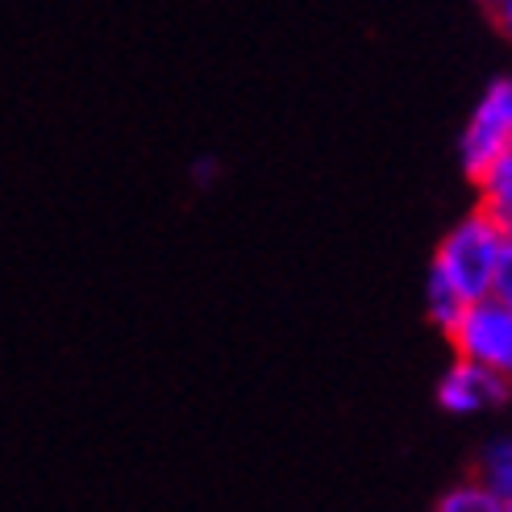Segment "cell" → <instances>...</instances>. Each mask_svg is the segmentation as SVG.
I'll use <instances>...</instances> for the list:
<instances>
[{"instance_id":"1","label":"cell","mask_w":512,"mask_h":512,"mask_svg":"<svg viewBox=\"0 0 512 512\" xmlns=\"http://www.w3.org/2000/svg\"><path fill=\"white\" fill-rule=\"evenodd\" d=\"M504 250H508V229L483 209H475L442 238L438 254H433V267L450 279L463 300H479V296H492V279Z\"/></svg>"},{"instance_id":"2","label":"cell","mask_w":512,"mask_h":512,"mask_svg":"<svg viewBox=\"0 0 512 512\" xmlns=\"http://www.w3.org/2000/svg\"><path fill=\"white\" fill-rule=\"evenodd\" d=\"M504 150H512V75L492 80L488 92L479 96L475 113L467 117V130L458 138V163L475 184Z\"/></svg>"},{"instance_id":"3","label":"cell","mask_w":512,"mask_h":512,"mask_svg":"<svg viewBox=\"0 0 512 512\" xmlns=\"http://www.w3.org/2000/svg\"><path fill=\"white\" fill-rule=\"evenodd\" d=\"M446 338L458 358H475V363L512 379V309L496 296L467 300V309L446 329Z\"/></svg>"},{"instance_id":"4","label":"cell","mask_w":512,"mask_h":512,"mask_svg":"<svg viewBox=\"0 0 512 512\" xmlns=\"http://www.w3.org/2000/svg\"><path fill=\"white\" fill-rule=\"evenodd\" d=\"M508 388L512 379L475 363V358H458L450 371L438 379V404L454 417H471V413H488V408H500L508 400Z\"/></svg>"},{"instance_id":"5","label":"cell","mask_w":512,"mask_h":512,"mask_svg":"<svg viewBox=\"0 0 512 512\" xmlns=\"http://www.w3.org/2000/svg\"><path fill=\"white\" fill-rule=\"evenodd\" d=\"M475 188H479V209L496 217L512 234V150H504V155L475 179Z\"/></svg>"},{"instance_id":"6","label":"cell","mask_w":512,"mask_h":512,"mask_svg":"<svg viewBox=\"0 0 512 512\" xmlns=\"http://www.w3.org/2000/svg\"><path fill=\"white\" fill-rule=\"evenodd\" d=\"M425 309H429V321L438 329H450L458 321V313L467 309V300L454 292V284L438 267H429V279H425Z\"/></svg>"},{"instance_id":"7","label":"cell","mask_w":512,"mask_h":512,"mask_svg":"<svg viewBox=\"0 0 512 512\" xmlns=\"http://www.w3.org/2000/svg\"><path fill=\"white\" fill-rule=\"evenodd\" d=\"M483 488H492L500 500L512 496V438H496L488 450L479 454V475Z\"/></svg>"},{"instance_id":"8","label":"cell","mask_w":512,"mask_h":512,"mask_svg":"<svg viewBox=\"0 0 512 512\" xmlns=\"http://www.w3.org/2000/svg\"><path fill=\"white\" fill-rule=\"evenodd\" d=\"M438 512H504V500L492 488H483L479 479H471V483H458V488H450L442 496Z\"/></svg>"},{"instance_id":"9","label":"cell","mask_w":512,"mask_h":512,"mask_svg":"<svg viewBox=\"0 0 512 512\" xmlns=\"http://www.w3.org/2000/svg\"><path fill=\"white\" fill-rule=\"evenodd\" d=\"M492 296H496L500 304H508V309H512V238H508V250H504L500 267H496V279H492Z\"/></svg>"},{"instance_id":"10","label":"cell","mask_w":512,"mask_h":512,"mask_svg":"<svg viewBox=\"0 0 512 512\" xmlns=\"http://www.w3.org/2000/svg\"><path fill=\"white\" fill-rule=\"evenodd\" d=\"M492 17H496V30L512 42V0H496V5H492Z\"/></svg>"},{"instance_id":"11","label":"cell","mask_w":512,"mask_h":512,"mask_svg":"<svg viewBox=\"0 0 512 512\" xmlns=\"http://www.w3.org/2000/svg\"><path fill=\"white\" fill-rule=\"evenodd\" d=\"M504 512H512V496H508V500H504Z\"/></svg>"},{"instance_id":"12","label":"cell","mask_w":512,"mask_h":512,"mask_svg":"<svg viewBox=\"0 0 512 512\" xmlns=\"http://www.w3.org/2000/svg\"><path fill=\"white\" fill-rule=\"evenodd\" d=\"M483 5H488V9H492V5H496V0H483Z\"/></svg>"},{"instance_id":"13","label":"cell","mask_w":512,"mask_h":512,"mask_svg":"<svg viewBox=\"0 0 512 512\" xmlns=\"http://www.w3.org/2000/svg\"><path fill=\"white\" fill-rule=\"evenodd\" d=\"M508 238H512V234H508Z\"/></svg>"}]
</instances>
